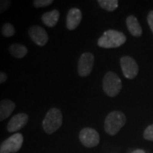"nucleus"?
Returning <instances> with one entry per match:
<instances>
[{
	"instance_id": "nucleus-15",
	"label": "nucleus",
	"mask_w": 153,
	"mask_h": 153,
	"mask_svg": "<svg viewBox=\"0 0 153 153\" xmlns=\"http://www.w3.org/2000/svg\"><path fill=\"white\" fill-rule=\"evenodd\" d=\"M9 50L11 55L17 59H22L25 57L28 52L27 48L21 44H12L9 47Z\"/></svg>"
},
{
	"instance_id": "nucleus-21",
	"label": "nucleus",
	"mask_w": 153,
	"mask_h": 153,
	"mask_svg": "<svg viewBox=\"0 0 153 153\" xmlns=\"http://www.w3.org/2000/svg\"><path fill=\"white\" fill-rule=\"evenodd\" d=\"M147 22L149 27L153 33V10H151L147 15Z\"/></svg>"
},
{
	"instance_id": "nucleus-23",
	"label": "nucleus",
	"mask_w": 153,
	"mask_h": 153,
	"mask_svg": "<svg viewBox=\"0 0 153 153\" xmlns=\"http://www.w3.org/2000/svg\"><path fill=\"white\" fill-rule=\"evenodd\" d=\"M132 153H146L144 150H141V149H138V150H135Z\"/></svg>"
},
{
	"instance_id": "nucleus-3",
	"label": "nucleus",
	"mask_w": 153,
	"mask_h": 153,
	"mask_svg": "<svg viewBox=\"0 0 153 153\" xmlns=\"http://www.w3.org/2000/svg\"><path fill=\"white\" fill-rule=\"evenodd\" d=\"M62 125V113L57 108H51L43 121V128L46 134H51Z\"/></svg>"
},
{
	"instance_id": "nucleus-11",
	"label": "nucleus",
	"mask_w": 153,
	"mask_h": 153,
	"mask_svg": "<svg viewBox=\"0 0 153 153\" xmlns=\"http://www.w3.org/2000/svg\"><path fill=\"white\" fill-rule=\"evenodd\" d=\"M82 21V12L77 8H72L66 16V27L68 30H75Z\"/></svg>"
},
{
	"instance_id": "nucleus-7",
	"label": "nucleus",
	"mask_w": 153,
	"mask_h": 153,
	"mask_svg": "<svg viewBox=\"0 0 153 153\" xmlns=\"http://www.w3.org/2000/svg\"><path fill=\"white\" fill-rule=\"evenodd\" d=\"M79 140L84 146L94 147L100 143V135L92 128H84L79 133Z\"/></svg>"
},
{
	"instance_id": "nucleus-8",
	"label": "nucleus",
	"mask_w": 153,
	"mask_h": 153,
	"mask_svg": "<svg viewBox=\"0 0 153 153\" xmlns=\"http://www.w3.org/2000/svg\"><path fill=\"white\" fill-rule=\"evenodd\" d=\"M94 62V56L92 53H83L78 60V74L79 76L85 77L88 76L92 71Z\"/></svg>"
},
{
	"instance_id": "nucleus-10",
	"label": "nucleus",
	"mask_w": 153,
	"mask_h": 153,
	"mask_svg": "<svg viewBox=\"0 0 153 153\" xmlns=\"http://www.w3.org/2000/svg\"><path fill=\"white\" fill-rule=\"evenodd\" d=\"M28 115L26 113H18L15 115L10 122L7 124V130L10 133H15V132L21 130L22 128H24L28 123Z\"/></svg>"
},
{
	"instance_id": "nucleus-22",
	"label": "nucleus",
	"mask_w": 153,
	"mask_h": 153,
	"mask_svg": "<svg viewBox=\"0 0 153 153\" xmlns=\"http://www.w3.org/2000/svg\"><path fill=\"white\" fill-rule=\"evenodd\" d=\"M7 78H8V76H7V74L4 73V71H0V84L1 83H3V82H4L7 80Z\"/></svg>"
},
{
	"instance_id": "nucleus-1",
	"label": "nucleus",
	"mask_w": 153,
	"mask_h": 153,
	"mask_svg": "<svg viewBox=\"0 0 153 153\" xmlns=\"http://www.w3.org/2000/svg\"><path fill=\"white\" fill-rule=\"evenodd\" d=\"M126 36L121 32L116 30H107L98 39L97 44L104 49H113L120 47L126 42Z\"/></svg>"
},
{
	"instance_id": "nucleus-17",
	"label": "nucleus",
	"mask_w": 153,
	"mask_h": 153,
	"mask_svg": "<svg viewBox=\"0 0 153 153\" xmlns=\"http://www.w3.org/2000/svg\"><path fill=\"white\" fill-rule=\"evenodd\" d=\"M1 31H2V34L6 38H10L12 36H14L16 33V29L14 27V26L9 22L4 23L3 25Z\"/></svg>"
},
{
	"instance_id": "nucleus-18",
	"label": "nucleus",
	"mask_w": 153,
	"mask_h": 153,
	"mask_svg": "<svg viewBox=\"0 0 153 153\" xmlns=\"http://www.w3.org/2000/svg\"><path fill=\"white\" fill-rule=\"evenodd\" d=\"M53 3V0H35L33 1V6L36 8H43L50 5Z\"/></svg>"
},
{
	"instance_id": "nucleus-6",
	"label": "nucleus",
	"mask_w": 153,
	"mask_h": 153,
	"mask_svg": "<svg viewBox=\"0 0 153 153\" xmlns=\"http://www.w3.org/2000/svg\"><path fill=\"white\" fill-rule=\"evenodd\" d=\"M120 65L123 74L128 79H134L138 75L139 66L134 58L130 56H123L120 60Z\"/></svg>"
},
{
	"instance_id": "nucleus-13",
	"label": "nucleus",
	"mask_w": 153,
	"mask_h": 153,
	"mask_svg": "<svg viewBox=\"0 0 153 153\" xmlns=\"http://www.w3.org/2000/svg\"><path fill=\"white\" fill-rule=\"evenodd\" d=\"M16 108V104L10 100H0V122L9 117Z\"/></svg>"
},
{
	"instance_id": "nucleus-4",
	"label": "nucleus",
	"mask_w": 153,
	"mask_h": 153,
	"mask_svg": "<svg viewBox=\"0 0 153 153\" xmlns=\"http://www.w3.org/2000/svg\"><path fill=\"white\" fill-rule=\"evenodd\" d=\"M102 87L105 93L109 97H115L120 93L123 84L121 78L116 73L108 71L104 76Z\"/></svg>"
},
{
	"instance_id": "nucleus-2",
	"label": "nucleus",
	"mask_w": 153,
	"mask_h": 153,
	"mask_svg": "<svg viewBox=\"0 0 153 153\" xmlns=\"http://www.w3.org/2000/svg\"><path fill=\"white\" fill-rule=\"evenodd\" d=\"M125 123L126 117L123 112L119 111H113L110 112L105 119V131L110 135H115L120 131Z\"/></svg>"
},
{
	"instance_id": "nucleus-20",
	"label": "nucleus",
	"mask_w": 153,
	"mask_h": 153,
	"mask_svg": "<svg viewBox=\"0 0 153 153\" xmlns=\"http://www.w3.org/2000/svg\"><path fill=\"white\" fill-rule=\"evenodd\" d=\"M11 5L10 0H0V14L5 12Z\"/></svg>"
},
{
	"instance_id": "nucleus-9",
	"label": "nucleus",
	"mask_w": 153,
	"mask_h": 153,
	"mask_svg": "<svg viewBox=\"0 0 153 153\" xmlns=\"http://www.w3.org/2000/svg\"><path fill=\"white\" fill-rule=\"evenodd\" d=\"M28 34H29L30 38L38 46L43 47L49 41L48 33L45 31V29L41 27H38V26L31 27L28 30Z\"/></svg>"
},
{
	"instance_id": "nucleus-19",
	"label": "nucleus",
	"mask_w": 153,
	"mask_h": 153,
	"mask_svg": "<svg viewBox=\"0 0 153 153\" xmlns=\"http://www.w3.org/2000/svg\"><path fill=\"white\" fill-rule=\"evenodd\" d=\"M143 136L146 140L153 141V124L149 125L146 128V130L144 131V134H143Z\"/></svg>"
},
{
	"instance_id": "nucleus-16",
	"label": "nucleus",
	"mask_w": 153,
	"mask_h": 153,
	"mask_svg": "<svg viewBox=\"0 0 153 153\" xmlns=\"http://www.w3.org/2000/svg\"><path fill=\"white\" fill-rule=\"evenodd\" d=\"M98 4L102 9L109 12L116 10L118 7L117 0H98Z\"/></svg>"
},
{
	"instance_id": "nucleus-14",
	"label": "nucleus",
	"mask_w": 153,
	"mask_h": 153,
	"mask_svg": "<svg viewBox=\"0 0 153 153\" xmlns=\"http://www.w3.org/2000/svg\"><path fill=\"white\" fill-rule=\"evenodd\" d=\"M41 19L44 25H46L49 27H53L57 24V22L60 19V12L57 10H53L49 12H46L43 14Z\"/></svg>"
},
{
	"instance_id": "nucleus-5",
	"label": "nucleus",
	"mask_w": 153,
	"mask_h": 153,
	"mask_svg": "<svg viewBox=\"0 0 153 153\" xmlns=\"http://www.w3.org/2000/svg\"><path fill=\"white\" fill-rule=\"evenodd\" d=\"M23 135L16 133L0 144V153H16L22 146Z\"/></svg>"
},
{
	"instance_id": "nucleus-12",
	"label": "nucleus",
	"mask_w": 153,
	"mask_h": 153,
	"mask_svg": "<svg viewBox=\"0 0 153 153\" xmlns=\"http://www.w3.org/2000/svg\"><path fill=\"white\" fill-rule=\"evenodd\" d=\"M126 25H127L128 32L131 33L134 37L138 38L142 35V27L134 16H129L127 17Z\"/></svg>"
}]
</instances>
